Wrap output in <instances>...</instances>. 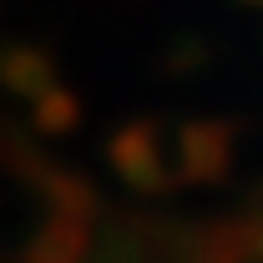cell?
I'll list each match as a JSON object with an SVG mask.
<instances>
[{
	"instance_id": "6da1fadb",
	"label": "cell",
	"mask_w": 263,
	"mask_h": 263,
	"mask_svg": "<svg viewBox=\"0 0 263 263\" xmlns=\"http://www.w3.org/2000/svg\"><path fill=\"white\" fill-rule=\"evenodd\" d=\"M167 152H172V147H162V137H157L152 122H132V127H122L111 137V152H106V157H111L117 177H122L127 187H137V193H167V187L177 182Z\"/></svg>"
},
{
	"instance_id": "7a4b0ae2",
	"label": "cell",
	"mask_w": 263,
	"mask_h": 263,
	"mask_svg": "<svg viewBox=\"0 0 263 263\" xmlns=\"http://www.w3.org/2000/svg\"><path fill=\"white\" fill-rule=\"evenodd\" d=\"M233 127L228 122H193L182 127L177 147H172V177L177 182H197V187H213L233 172Z\"/></svg>"
},
{
	"instance_id": "3957f363",
	"label": "cell",
	"mask_w": 263,
	"mask_h": 263,
	"mask_svg": "<svg viewBox=\"0 0 263 263\" xmlns=\"http://www.w3.org/2000/svg\"><path fill=\"white\" fill-rule=\"evenodd\" d=\"M86 243H91V223L86 218H56V213H46V223L26 243V263H81L86 258Z\"/></svg>"
},
{
	"instance_id": "277c9868",
	"label": "cell",
	"mask_w": 263,
	"mask_h": 263,
	"mask_svg": "<svg viewBox=\"0 0 263 263\" xmlns=\"http://www.w3.org/2000/svg\"><path fill=\"white\" fill-rule=\"evenodd\" d=\"M81 122V106L66 97V91H41L35 97V127L46 137H66V132Z\"/></svg>"
}]
</instances>
